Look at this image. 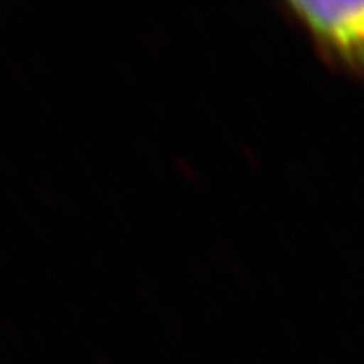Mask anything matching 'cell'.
<instances>
[{"mask_svg": "<svg viewBox=\"0 0 364 364\" xmlns=\"http://www.w3.org/2000/svg\"><path fill=\"white\" fill-rule=\"evenodd\" d=\"M288 10L329 62L364 78V2L303 0Z\"/></svg>", "mask_w": 364, "mask_h": 364, "instance_id": "obj_1", "label": "cell"}]
</instances>
